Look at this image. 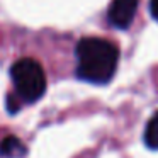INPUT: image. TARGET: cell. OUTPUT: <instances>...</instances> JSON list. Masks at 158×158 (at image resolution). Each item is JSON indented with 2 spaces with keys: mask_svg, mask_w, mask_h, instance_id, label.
I'll use <instances>...</instances> for the list:
<instances>
[{
  "mask_svg": "<svg viewBox=\"0 0 158 158\" xmlns=\"http://www.w3.org/2000/svg\"><path fill=\"white\" fill-rule=\"evenodd\" d=\"M77 77L94 85H106L114 78L119 48L104 38H83L77 43Z\"/></svg>",
  "mask_w": 158,
  "mask_h": 158,
  "instance_id": "6da1fadb",
  "label": "cell"
},
{
  "mask_svg": "<svg viewBox=\"0 0 158 158\" xmlns=\"http://www.w3.org/2000/svg\"><path fill=\"white\" fill-rule=\"evenodd\" d=\"M15 95L21 102H38L46 92V75L41 63L32 58H21L10 66Z\"/></svg>",
  "mask_w": 158,
  "mask_h": 158,
  "instance_id": "7a4b0ae2",
  "label": "cell"
},
{
  "mask_svg": "<svg viewBox=\"0 0 158 158\" xmlns=\"http://www.w3.org/2000/svg\"><path fill=\"white\" fill-rule=\"evenodd\" d=\"M138 0H112L107 9V19L117 29H127L134 21Z\"/></svg>",
  "mask_w": 158,
  "mask_h": 158,
  "instance_id": "3957f363",
  "label": "cell"
},
{
  "mask_svg": "<svg viewBox=\"0 0 158 158\" xmlns=\"http://www.w3.org/2000/svg\"><path fill=\"white\" fill-rule=\"evenodd\" d=\"M26 153L27 148L17 136H7L0 143V155L4 158H24Z\"/></svg>",
  "mask_w": 158,
  "mask_h": 158,
  "instance_id": "277c9868",
  "label": "cell"
},
{
  "mask_svg": "<svg viewBox=\"0 0 158 158\" xmlns=\"http://www.w3.org/2000/svg\"><path fill=\"white\" fill-rule=\"evenodd\" d=\"M144 144L151 150H158V110L150 117L144 127Z\"/></svg>",
  "mask_w": 158,
  "mask_h": 158,
  "instance_id": "5b68a950",
  "label": "cell"
},
{
  "mask_svg": "<svg viewBox=\"0 0 158 158\" xmlns=\"http://www.w3.org/2000/svg\"><path fill=\"white\" fill-rule=\"evenodd\" d=\"M150 14L158 22V0H150Z\"/></svg>",
  "mask_w": 158,
  "mask_h": 158,
  "instance_id": "8992f818",
  "label": "cell"
}]
</instances>
